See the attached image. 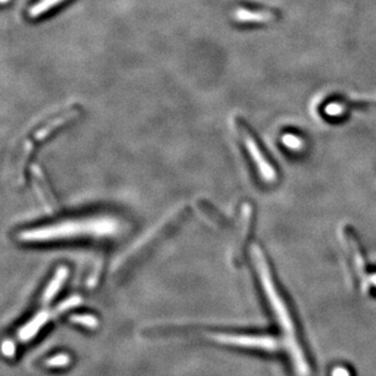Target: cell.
I'll list each match as a JSON object with an SVG mask.
<instances>
[{"label":"cell","instance_id":"1","mask_svg":"<svg viewBox=\"0 0 376 376\" xmlns=\"http://www.w3.org/2000/svg\"><path fill=\"white\" fill-rule=\"evenodd\" d=\"M252 261H254L256 272L258 275L259 283L265 291V297L273 312L275 321L279 326L284 347L290 356L291 363L294 366L296 374L299 376L310 375V366L306 358L305 352L299 341V336L296 332V326L292 321L289 307L286 305L284 299L280 295L279 289L276 288L274 279L270 273V265L265 259V256L258 246H254L252 251Z\"/></svg>","mask_w":376,"mask_h":376},{"label":"cell","instance_id":"2","mask_svg":"<svg viewBox=\"0 0 376 376\" xmlns=\"http://www.w3.org/2000/svg\"><path fill=\"white\" fill-rule=\"evenodd\" d=\"M122 230V224L112 216H86L65 219L57 223L27 229L21 233L24 243H54L70 239L111 238Z\"/></svg>","mask_w":376,"mask_h":376},{"label":"cell","instance_id":"3","mask_svg":"<svg viewBox=\"0 0 376 376\" xmlns=\"http://www.w3.org/2000/svg\"><path fill=\"white\" fill-rule=\"evenodd\" d=\"M212 340L219 344L236 346L243 348L261 350V351L276 352L280 350V342L274 336L247 335V334H229V332H212L209 334Z\"/></svg>","mask_w":376,"mask_h":376},{"label":"cell","instance_id":"4","mask_svg":"<svg viewBox=\"0 0 376 376\" xmlns=\"http://www.w3.org/2000/svg\"><path fill=\"white\" fill-rule=\"evenodd\" d=\"M236 131L239 133L240 138L243 139L245 147L247 149V153L256 163V167L258 169L259 176L267 182L275 180L274 168L270 166L268 160L265 158V155L262 153L261 149H259L258 144L250 134L249 131L241 123H236Z\"/></svg>","mask_w":376,"mask_h":376},{"label":"cell","instance_id":"5","mask_svg":"<svg viewBox=\"0 0 376 376\" xmlns=\"http://www.w3.org/2000/svg\"><path fill=\"white\" fill-rule=\"evenodd\" d=\"M67 275H68V270H67L66 267L62 265L60 268H57L55 274L53 276V279L50 280V283L48 284V286L44 289L43 295H41V305H49L50 303L51 300L55 297L56 294L62 289V285L66 280Z\"/></svg>","mask_w":376,"mask_h":376},{"label":"cell","instance_id":"6","mask_svg":"<svg viewBox=\"0 0 376 376\" xmlns=\"http://www.w3.org/2000/svg\"><path fill=\"white\" fill-rule=\"evenodd\" d=\"M78 113H79L78 110H72V111H67L65 112V113H62L59 118L51 120L50 122L46 123L44 127H41V129L36 133L35 139H36V140H43L44 138L49 137L51 132H54L57 128L62 127L65 123L70 122L72 120H75V118L78 116Z\"/></svg>","mask_w":376,"mask_h":376},{"label":"cell","instance_id":"7","mask_svg":"<svg viewBox=\"0 0 376 376\" xmlns=\"http://www.w3.org/2000/svg\"><path fill=\"white\" fill-rule=\"evenodd\" d=\"M50 313L41 312L39 314H37L33 319L28 321L20 331H19V339L22 341L31 340L33 336H36L41 328L44 326L46 321L50 319Z\"/></svg>","mask_w":376,"mask_h":376},{"label":"cell","instance_id":"8","mask_svg":"<svg viewBox=\"0 0 376 376\" xmlns=\"http://www.w3.org/2000/svg\"><path fill=\"white\" fill-rule=\"evenodd\" d=\"M234 19L239 22H265L272 20V14L265 11H251L247 9L235 10Z\"/></svg>","mask_w":376,"mask_h":376},{"label":"cell","instance_id":"9","mask_svg":"<svg viewBox=\"0 0 376 376\" xmlns=\"http://www.w3.org/2000/svg\"><path fill=\"white\" fill-rule=\"evenodd\" d=\"M62 1L64 0H39L30 9L28 15L31 16L32 19H37L43 14H46V11L51 10L54 6L60 4Z\"/></svg>","mask_w":376,"mask_h":376},{"label":"cell","instance_id":"10","mask_svg":"<svg viewBox=\"0 0 376 376\" xmlns=\"http://www.w3.org/2000/svg\"><path fill=\"white\" fill-rule=\"evenodd\" d=\"M284 142L286 147H289V148L291 149H297L301 147L300 139H297V138L294 137V135H292V137H291V135H286V137L284 138Z\"/></svg>","mask_w":376,"mask_h":376},{"label":"cell","instance_id":"11","mask_svg":"<svg viewBox=\"0 0 376 376\" xmlns=\"http://www.w3.org/2000/svg\"><path fill=\"white\" fill-rule=\"evenodd\" d=\"M70 359L65 357V358H60V357H55V358H51L50 361H48V366H64L68 364Z\"/></svg>","mask_w":376,"mask_h":376},{"label":"cell","instance_id":"12","mask_svg":"<svg viewBox=\"0 0 376 376\" xmlns=\"http://www.w3.org/2000/svg\"><path fill=\"white\" fill-rule=\"evenodd\" d=\"M78 319H76L77 323H79V324H86V326H95L97 324V321H95V318H92V317H89V315H79V317H77Z\"/></svg>","mask_w":376,"mask_h":376},{"label":"cell","instance_id":"13","mask_svg":"<svg viewBox=\"0 0 376 376\" xmlns=\"http://www.w3.org/2000/svg\"><path fill=\"white\" fill-rule=\"evenodd\" d=\"M332 376H350V373L346 370L345 368H337L332 373Z\"/></svg>","mask_w":376,"mask_h":376},{"label":"cell","instance_id":"14","mask_svg":"<svg viewBox=\"0 0 376 376\" xmlns=\"http://www.w3.org/2000/svg\"><path fill=\"white\" fill-rule=\"evenodd\" d=\"M369 283H371V284H374L376 286V274L373 276V279L369 280Z\"/></svg>","mask_w":376,"mask_h":376}]
</instances>
